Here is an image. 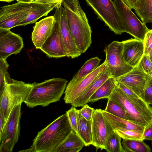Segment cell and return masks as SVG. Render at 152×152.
Listing matches in <instances>:
<instances>
[{"mask_svg":"<svg viewBox=\"0 0 152 152\" xmlns=\"http://www.w3.org/2000/svg\"><path fill=\"white\" fill-rule=\"evenodd\" d=\"M72 130L66 113L38 132L30 148L31 152H55Z\"/></svg>","mask_w":152,"mask_h":152,"instance_id":"6da1fadb","label":"cell"},{"mask_svg":"<svg viewBox=\"0 0 152 152\" xmlns=\"http://www.w3.org/2000/svg\"><path fill=\"white\" fill-rule=\"evenodd\" d=\"M62 5L69 30L78 49L83 53L92 43V30L87 17L78 0H64Z\"/></svg>","mask_w":152,"mask_h":152,"instance_id":"7a4b0ae2","label":"cell"},{"mask_svg":"<svg viewBox=\"0 0 152 152\" xmlns=\"http://www.w3.org/2000/svg\"><path fill=\"white\" fill-rule=\"evenodd\" d=\"M68 81L61 78H53L40 83L34 82L24 102L29 108L45 107L60 101Z\"/></svg>","mask_w":152,"mask_h":152,"instance_id":"3957f363","label":"cell"},{"mask_svg":"<svg viewBox=\"0 0 152 152\" xmlns=\"http://www.w3.org/2000/svg\"><path fill=\"white\" fill-rule=\"evenodd\" d=\"M109 98L124 108L129 121L146 128L152 124V106L142 98L127 95L118 86Z\"/></svg>","mask_w":152,"mask_h":152,"instance_id":"277c9868","label":"cell"},{"mask_svg":"<svg viewBox=\"0 0 152 152\" xmlns=\"http://www.w3.org/2000/svg\"><path fill=\"white\" fill-rule=\"evenodd\" d=\"M32 86V84L13 79L6 84L0 93V112L6 122L13 108L24 102Z\"/></svg>","mask_w":152,"mask_h":152,"instance_id":"5b68a950","label":"cell"},{"mask_svg":"<svg viewBox=\"0 0 152 152\" xmlns=\"http://www.w3.org/2000/svg\"><path fill=\"white\" fill-rule=\"evenodd\" d=\"M105 25L116 34L125 32V28L114 5L111 0H85Z\"/></svg>","mask_w":152,"mask_h":152,"instance_id":"8992f818","label":"cell"},{"mask_svg":"<svg viewBox=\"0 0 152 152\" xmlns=\"http://www.w3.org/2000/svg\"><path fill=\"white\" fill-rule=\"evenodd\" d=\"M22 104L11 111L0 134V152H12L20 135V119Z\"/></svg>","mask_w":152,"mask_h":152,"instance_id":"52a82bcc","label":"cell"},{"mask_svg":"<svg viewBox=\"0 0 152 152\" xmlns=\"http://www.w3.org/2000/svg\"><path fill=\"white\" fill-rule=\"evenodd\" d=\"M113 2L124 26L125 32L143 41L145 34L150 29L139 20L123 0H114Z\"/></svg>","mask_w":152,"mask_h":152,"instance_id":"ba28073f","label":"cell"},{"mask_svg":"<svg viewBox=\"0 0 152 152\" xmlns=\"http://www.w3.org/2000/svg\"><path fill=\"white\" fill-rule=\"evenodd\" d=\"M122 42L114 41L105 48L106 62L110 77L117 78L131 70L134 67L127 64L123 57Z\"/></svg>","mask_w":152,"mask_h":152,"instance_id":"9c48e42d","label":"cell"},{"mask_svg":"<svg viewBox=\"0 0 152 152\" xmlns=\"http://www.w3.org/2000/svg\"><path fill=\"white\" fill-rule=\"evenodd\" d=\"M31 2H18L4 6L0 10V28L10 29L18 26L26 18L33 5Z\"/></svg>","mask_w":152,"mask_h":152,"instance_id":"30bf717a","label":"cell"},{"mask_svg":"<svg viewBox=\"0 0 152 152\" xmlns=\"http://www.w3.org/2000/svg\"><path fill=\"white\" fill-rule=\"evenodd\" d=\"M62 5V4H59L55 8L53 16L59 26L66 56L74 58L80 56L82 53L78 49L69 30L66 11Z\"/></svg>","mask_w":152,"mask_h":152,"instance_id":"8fae6325","label":"cell"},{"mask_svg":"<svg viewBox=\"0 0 152 152\" xmlns=\"http://www.w3.org/2000/svg\"><path fill=\"white\" fill-rule=\"evenodd\" d=\"M115 131L104 116L102 110H94L92 118V144L97 150L105 148L106 142Z\"/></svg>","mask_w":152,"mask_h":152,"instance_id":"7c38bea8","label":"cell"},{"mask_svg":"<svg viewBox=\"0 0 152 152\" xmlns=\"http://www.w3.org/2000/svg\"><path fill=\"white\" fill-rule=\"evenodd\" d=\"M106 65L105 61L96 69L77 84L71 87H66L64 98L65 102L71 104L81 96L87 90Z\"/></svg>","mask_w":152,"mask_h":152,"instance_id":"4fadbf2b","label":"cell"},{"mask_svg":"<svg viewBox=\"0 0 152 152\" xmlns=\"http://www.w3.org/2000/svg\"><path fill=\"white\" fill-rule=\"evenodd\" d=\"M22 38L10 29L0 28V58L7 59L19 53L23 47Z\"/></svg>","mask_w":152,"mask_h":152,"instance_id":"5bb4252c","label":"cell"},{"mask_svg":"<svg viewBox=\"0 0 152 152\" xmlns=\"http://www.w3.org/2000/svg\"><path fill=\"white\" fill-rule=\"evenodd\" d=\"M149 75L137 65L129 72L116 79L142 99L143 91Z\"/></svg>","mask_w":152,"mask_h":152,"instance_id":"9a60e30c","label":"cell"},{"mask_svg":"<svg viewBox=\"0 0 152 152\" xmlns=\"http://www.w3.org/2000/svg\"><path fill=\"white\" fill-rule=\"evenodd\" d=\"M49 58L66 56L58 24L56 22L53 31L40 49Z\"/></svg>","mask_w":152,"mask_h":152,"instance_id":"2e32d148","label":"cell"},{"mask_svg":"<svg viewBox=\"0 0 152 152\" xmlns=\"http://www.w3.org/2000/svg\"><path fill=\"white\" fill-rule=\"evenodd\" d=\"M56 21L53 16L45 18L36 22L34 27L31 38L37 49H40L53 32Z\"/></svg>","mask_w":152,"mask_h":152,"instance_id":"e0dca14e","label":"cell"},{"mask_svg":"<svg viewBox=\"0 0 152 152\" xmlns=\"http://www.w3.org/2000/svg\"><path fill=\"white\" fill-rule=\"evenodd\" d=\"M122 42L123 57L124 60L132 67L136 66L144 54L143 41L132 38Z\"/></svg>","mask_w":152,"mask_h":152,"instance_id":"ac0fdd59","label":"cell"},{"mask_svg":"<svg viewBox=\"0 0 152 152\" xmlns=\"http://www.w3.org/2000/svg\"><path fill=\"white\" fill-rule=\"evenodd\" d=\"M110 77L109 68L106 65L87 90L71 105L75 107H82L88 103L90 97Z\"/></svg>","mask_w":152,"mask_h":152,"instance_id":"d6986e66","label":"cell"},{"mask_svg":"<svg viewBox=\"0 0 152 152\" xmlns=\"http://www.w3.org/2000/svg\"><path fill=\"white\" fill-rule=\"evenodd\" d=\"M59 4L61 3H41L34 1L28 16L20 24L19 26H24L35 23L39 18L43 16H46Z\"/></svg>","mask_w":152,"mask_h":152,"instance_id":"ffe728a7","label":"cell"},{"mask_svg":"<svg viewBox=\"0 0 152 152\" xmlns=\"http://www.w3.org/2000/svg\"><path fill=\"white\" fill-rule=\"evenodd\" d=\"M103 114L114 130L117 127L131 129L143 133L145 127L129 120L121 118L102 110Z\"/></svg>","mask_w":152,"mask_h":152,"instance_id":"44dd1931","label":"cell"},{"mask_svg":"<svg viewBox=\"0 0 152 152\" xmlns=\"http://www.w3.org/2000/svg\"><path fill=\"white\" fill-rule=\"evenodd\" d=\"M77 117L78 135L84 142L85 146L92 145V120L85 119L80 110H77Z\"/></svg>","mask_w":152,"mask_h":152,"instance_id":"7402d4cb","label":"cell"},{"mask_svg":"<svg viewBox=\"0 0 152 152\" xmlns=\"http://www.w3.org/2000/svg\"><path fill=\"white\" fill-rule=\"evenodd\" d=\"M101 59L97 57L87 60L79 71L73 76L67 84L66 87H71L79 82L87 75L91 73L99 65Z\"/></svg>","mask_w":152,"mask_h":152,"instance_id":"603a6c76","label":"cell"},{"mask_svg":"<svg viewBox=\"0 0 152 152\" xmlns=\"http://www.w3.org/2000/svg\"><path fill=\"white\" fill-rule=\"evenodd\" d=\"M118 82L115 78L110 77L94 92L89 99L88 102H94L104 98L108 99Z\"/></svg>","mask_w":152,"mask_h":152,"instance_id":"cb8c5ba5","label":"cell"},{"mask_svg":"<svg viewBox=\"0 0 152 152\" xmlns=\"http://www.w3.org/2000/svg\"><path fill=\"white\" fill-rule=\"evenodd\" d=\"M133 9L143 23H152V0H137Z\"/></svg>","mask_w":152,"mask_h":152,"instance_id":"d4e9b609","label":"cell"},{"mask_svg":"<svg viewBox=\"0 0 152 152\" xmlns=\"http://www.w3.org/2000/svg\"><path fill=\"white\" fill-rule=\"evenodd\" d=\"M85 144L73 129L63 142L57 148L55 152H66L70 149L83 148Z\"/></svg>","mask_w":152,"mask_h":152,"instance_id":"484cf974","label":"cell"},{"mask_svg":"<svg viewBox=\"0 0 152 152\" xmlns=\"http://www.w3.org/2000/svg\"><path fill=\"white\" fill-rule=\"evenodd\" d=\"M122 145L126 152H150L151 149L143 140L123 139Z\"/></svg>","mask_w":152,"mask_h":152,"instance_id":"4316f807","label":"cell"},{"mask_svg":"<svg viewBox=\"0 0 152 152\" xmlns=\"http://www.w3.org/2000/svg\"><path fill=\"white\" fill-rule=\"evenodd\" d=\"M121 138L115 131L107 139L104 149L108 152H126L121 145Z\"/></svg>","mask_w":152,"mask_h":152,"instance_id":"83f0119b","label":"cell"},{"mask_svg":"<svg viewBox=\"0 0 152 152\" xmlns=\"http://www.w3.org/2000/svg\"><path fill=\"white\" fill-rule=\"evenodd\" d=\"M108 99L106 107L104 110L117 117L129 120L127 113L124 108L111 98Z\"/></svg>","mask_w":152,"mask_h":152,"instance_id":"f1b7e54d","label":"cell"},{"mask_svg":"<svg viewBox=\"0 0 152 152\" xmlns=\"http://www.w3.org/2000/svg\"><path fill=\"white\" fill-rule=\"evenodd\" d=\"M123 139L144 140L143 133L135 130L117 127L114 130Z\"/></svg>","mask_w":152,"mask_h":152,"instance_id":"f546056e","label":"cell"},{"mask_svg":"<svg viewBox=\"0 0 152 152\" xmlns=\"http://www.w3.org/2000/svg\"><path fill=\"white\" fill-rule=\"evenodd\" d=\"M9 66L7 59L0 58V93L6 86L5 79L9 74L7 70Z\"/></svg>","mask_w":152,"mask_h":152,"instance_id":"4dcf8cb0","label":"cell"},{"mask_svg":"<svg viewBox=\"0 0 152 152\" xmlns=\"http://www.w3.org/2000/svg\"><path fill=\"white\" fill-rule=\"evenodd\" d=\"M137 65L148 75H151L152 61L149 55H146L144 54Z\"/></svg>","mask_w":152,"mask_h":152,"instance_id":"1f68e13d","label":"cell"},{"mask_svg":"<svg viewBox=\"0 0 152 152\" xmlns=\"http://www.w3.org/2000/svg\"><path fill=\"white\" fill-rule=\"evenodd\" d=\"M142 99L152 106V77L149 75L145 87Z\"/></svg>","mask_w":152,"mask_h":152,"instance_id":"d6a6232c","label":"cell"},{"mask_svg":"<svg viewBox=\"0 0 152 152\" xmlns=\"http://www.w3.org/2000/svg\"><path fill=\"white\" fill-rule=\"evenodd\" d=\"M77 110L75 107L72 106L67 110V113L69 122L72 129L78 134L77 113Z\"/></svg>","mask_w":152,"mask_h":152,"instance_id":"836d02e7","label":"cell"},{"mask_svg":"<svg viewBox=\"0 0 152 152\" xmlns=\"http://www.w3.org/2000/svg\"><path fill=\"white\" fill-rule=\"evenodd\" d=\"M144 54L152 57V29L145 34L143 40Z\"/></svg>","mask_w":152,"mask_h":152,"instance_id":"e575fe53","label":"cell"},{"mask_svg":"<svg viewBox=\"0 0 152 152\" xmlns=\"http://www.w3.org/2000/svg\"><path fill=\"white\" fill-rule=\"evenodd\" d=\"M82 107V108L80 109L81 115L86 120H91L95 109L90 107L87 104Z\"/></svg>","mask_w":152,"mask_h":152,"instance_id":"d590c367","label":"cell"},{"mask_svg":"<svg viewBox=\"0 0 152 152\" xmlns=\"http://www.w3.org/2000/svg\"><path fill=\"white\" fill-rule=\"evenodd\" d=\"M118 86L127 95L136 98L140 97L131 89L128 87L123 83L118 81Z\"/></svg>","mask_w":152,"mask_h":152,"instance_id":"8d00e7d4","label":"cell"},{"mask_svg":"<svg viewBox=\"0 0 152 152\" xmlns=\"http://www.w3.org/2000/svg\"><path fill=\"white\" fill-rule=\"evenodd\" d=\"M144 140L152 141V124L145 128L144 133Z\"/></svg>","mask_w":152,"mask_h":152,"instance_id":"74e56055","label":"cell"},{"mask_svg":"<svg viewBox=\"0 0 152 152\" xmlns=\"http://www.w3.org/2000/svg\"><path fill=\"white\" fill-rule=\"evenodd\" d=\"M35 2L37 3L44 4H49L58 3L62 4L61 0H35Z\"/></svg>","mask_w":152,"mask_h":152,"instance_id":"f35d334b","label":"cell"},{"mask_svg":"<svg viewBox=\"0 0 152 152\" xmlns=\"http://www.w3.org/2000/svg\"><path fill=\"white\" fill-rule=\"evenodd\" d=\"M6 122L3 115L0 112V134L1 133Z\"/></svg>","mask_w":152,"mask_h":152,"instance_id":"ab89813d","label":"cell"},{"mask_svg":"<svg viewBox=\"0 0 152 152\" xmlns=\"http://www.w3.org/2000/svg\"><path fill=\"white\" fill-rule=\"evenodd\" d=\"M126 4L131 9H133L135 4L137 0H123Z\"/></svg>","mask_w":152,"mask_h":152,"instance_id":"60d3db41","label":"cell"},{"mask_svg":"<svg viewBox=\"0 0 152 152\" xmlns=\"http://www.w3.org/2000/svg\"><path fill=\"white\" fill-rule=\"evenodd\" d=\"M17 2H32L35 1V0H16Z\"/></svg>","mask_w":152,"mask_h":152,"instance_id":"b9f144b4","label":"cell"},{"mask_svg":"<svg viewBox=\"0 0 152 152\" xmlns=\"http://www.w3.org/2000/svg\"><path fill=\"white\" fill-rule=\"evenodd\" d=\"M14 0H0V1L2 2H6L8 3H10L14 1Z\"/></svg>","mask_w":152,"mask_h":152,"instance_id":"7bdbcfd3","label":"cell"},{"mask_svg":"<svg viewBox=\"0 0 152 152\" xmlns=\"http://www.w3.org/2000/svg\"><path fill=\"white\" fill-rule=\"evenodd\" d=\"M64 0H61V1H62V3H63V1Z\"/></svg>","mask_w":152,"mask_h":152,"instance_id":"ee69618b","label":"cell"},{"mask_svg":"<svg viewBox=\"0 0 152 152\" xmlns=\"http://www.w3.org/2000/svg\"><path fill=\"white\" fill-rule=\"evenodd\" d=\"M151 58V60L152 61V57Z\"/></svg>","mask_w":152,"mask_h":152,"instance_id":"f6af8a7d","label":"cell"},{"mask_svg":"<svg viewBox=\"0 0 152 152\" xmlns=\"http://www.w3.org/2000/svg\"><path fill=\"white\" fill-rule=\"evenodd\" d=\"M151 76L152 77V75H151Z\"/></svg>","mask_w":152,"mask_h":152,"instance_id":"bcb514c9","label":"cell"},{"mask_svg":"<svg viewBox=\"0 0 152 152\" xmlns=\"http://www.w3.org/2000/svg\"></svg>","mask_w":152,"mask_h":152,"instance_id":"7dc6e473","label":"cell"}]
</instances>
